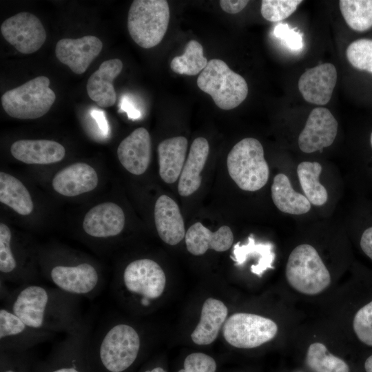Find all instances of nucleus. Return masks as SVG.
Instances as JSON below:
<instances>
[{"label": "nucleus", "mask_w": 372, "mask_h": 372, "mask_svg": "<svg viewBox=\"0 0 372 372\" xmlns=\"http://www.w3.org/2000/svg\"><path fill=\"white\" fill-rule=\"evenodd\" d=\"M2 293L3 307L32 327L67 334L84 322L80 298L55 287L26 284Z\"/></svg>", "instance_id": "obj_1"}, {"label": "nucleus", "mask_w": 372, "mask_h": 372, "mask_svg": "<svg viewBox=\"0 0 372 372\" xmlns=\"http://www.w3.org/2000/svg\"><path fill=\"white\" fill-rule=\"evenodd\" d=\"M141 349L137 330L126 323L108 322L91 333L90 355L93 372H127Z\"/></svg>", "instance_id": "obj_2"}, {"label": "nucleus", "mask_w": 372, "mask_h": 372, "mask_svg": "<svg viewBox=\"0 0 372 372\" xmlns=\"http://www.w3.org/2000/svg\"><path fill=\"white\" fill-rule=\"evenodd\" d=\"M90 338V324L84 320L77 329L65 334L45 359L36 361L32 372H93Z\"/></svg>", "instance_id": "obj_3"}, {"label": "nucleus", "mask_w": 372, "mask_h": 372, "mask_svg": "<svg viewBox=\"0 0 372 372\" xmlns=\"http://www.w3.org/2000/svg\"><path fill=\"white\" fill-rule=\"evenodd\" d=\"M227 166L230 177L242 190H259L268 181L269 169L263 147L254 138H243L232 147L227 155Z\"/></svg>", "instance_id": "obj_4"}, {"label": "nucleus", "mask_w": 372, "mask_h": 372, "mask_svg": "<svg viewBox=\"0 0 372 372\" xmlns=\"http://www.w3.org/2000/svg\"><path fill=\"white\" fill-rule=\"evenodd\" d=\"M196 83L200 90L209 94L215 104L225 110L238 107L248 94L245 79L218 59L208 61Z\"/></svg>", "instance_id": "obj_5"}, {"label": "nucleus", "mask_w": 372, "mask_h": 372, "mask_svg": "<svg viewBox=\"0 0 372 372\" xmlns=\"http://www.w3.org/2000/svg\"><path fill=\"white\" fill-rule=\"evenodd\" d=\"M169 22L165 0H134L127 17V29L134 41L143 48L155 47L163 40Z\"/></svg>", "instance_id": "obj_6"}, {"label": "nucleus", "mask_w": 372, "mask_h": 372, "mask_svg": "<svg viewBox=\"0 0 372 372\" xmlns=\"http://www.w3.org/2000/svg\"><path fill=\"white\" fill-rule=\"evenodd\" d=\"M289 285L306 295H316L331 283V276L316 249L308 244L297 246L291 252L285 269Z\"/></svg>", "instance_id": "obj_7"}, {"label": "nucleus", "mask_w": 372, "mask_h": 372, "mask_svg": "<svg viewBox=\"0 0 372 372\" xmlns=\"http://www.w3.org/2000/svg\"><path fill=\"white\" fill-rule=\"evenodd\" d=\"M50 83L48 77L39 76L6 91L1 96L4 111L10 116L19 119H35L43 116L56 100V94L49 87Z\"/></svg>", "instance_id": "obj_8"}, {"label": "nucleus", "mask_w": 372, "mask_h": 372, "mask_svg": "<svg viewBox=\"0 0 372 372\" xmlns=\"http://www.w3.org/2000/svg\"><path fill=\"white\" fill-rule=\"evenodd\" d=\"M45 274L54 287L79 298H92L103 286L97 267L87 261L57 262L48 268Z\"/></svg>", "instance_id": "obj_9"}, {"label": "nucleus", "mask_w": 372, "mask_h": 372, "mask_svg": "<svg viewBox=\"0 0 372 372\" xmlns=\"http://www.w3.org/2000/svg\"><path fill=\"white\" fill-rule=\"evenodd\" d=\"M122 283L125 291L139 298L141 307H148L152 301L163 293L166 277L156 262L149 258H141L130 262L125 267Z\"/></svg>", "instance_id": "obj_10"}, {"label": "nucleus", "mask_w": 372, "mask_h": 372, "mask_svg": "<svg viewBox=\"0 0 372 372\" xmlns=\"http://www.w3.org/2000/svg\"><path fill=\"white\" fill-rule=\"evenodd\" d=\"M277 332L278 326L272 320L247 313L231 315L223 327L225 340L240 349L259 347L272 340Z\"/></svg>", "instance_id": "obj_11"}, {"label": "nucleus", "mask_w": 372, "mask_h": 372, "mask_svg": "<svg viewBox=\"0 0 372 372\" xmlns=\"http://www.w3.org/2000/svg\"><path fill=\"white\" fill-rule=\"evenodd\" d=\"M56 334L29 326L6 307L0 309V351H28Z\"/></svg>", "instance_id": "obj_12"}, {"label": "nucleus", "mask_w": 372, "mask_h": 372, "mask_svg": "<svg viewBox=\"0 0 372 372\" xmlns=\"http://www.w3.org/2000/svg\"><path fill=\"white\" fill-rule=\"evenodd\" d=\"M1 32L6 41L23 54H32L39 50L47 37L40 19L26 12L6 19L1 25Z\"/></svg>", "instance_id": "obj_13"}, {"label": "nucleus", "mask_w": 372, "mask_h": 372, "mask_svg": "<svg viewBox=\"0 0 372 372\" xmlns=\"http://www.w3.org/2000/svg\"><path fill=\"white\" fill-rule=\"evenodd\" d=\"M338 132V122L324 107L314 108L298 137V146L304 153H312L330 146Z\"/></svg>", "instance_id": "obj_14"}, {"label": "nucleus", "mask_w": 372, "mask_h": 372, "mask_svg": "<svg viewBox=\"0 0 372 372\" xmlns=\"http://www.w3.org/2000/svg\"><path fill=\"white\" fill-rule=\"evenodd\" d=\"M102 48L103 43L98 37L87 35L58 41L55 54L61 63L68 65L74 73L81 74L100 54Z\"/></svg>", "instance_id": "obj_15"}, {"label": "nucleus", "mask_w": 372, "mask_h": 372, "mask_svg": "<svg viewBox=\"0 0 372 372\" xmlns=\"http://www.w3.org/2000/svg\"><path fill=\"white\" fill-rule=\"evenodd\" d=\"M337 81V71L329 63L307 70L300 77L298 86L304 99L324 105L331 99Z\"/></svg>", "instance_id": "obj_16"}, {"label": "nucleus", "mask_w": 372, "mask_h": 372, "mask_svg": "<svg viewBox=\"0 0 372 372\" xmlns=\"http://www.w3.org/2000/svg\"><path fill=\"white\" fill-rule=\"evenodd\" d=\"M125 220V214L120 206L105 202L93 207L86 213L83 229L92 237L107 238L121 234Z\"/></svg>", "instance_id": "obj_17"}, {"label": "nucleus", "mask_w": 372, "mask_h": 372, "mask_svg": "<svg viewBox=\"0 0 372 372\" xmlns=\"http://www.w3.org/2000/svg\"><path fill=\"white\" fill-rule=\"evenodd\" d=\"M151 154V137L144 127L134 130L117 148L120 163L127 171L135 175L143 174L147 170Z\"/></svg>", "instance_id": "obj_18"}, {"label": "nucleus", "mask_w": 372, "mask_h": 372, "mask_svg": "<svg viewBox=\"0 0 372 372\" xmlns=\"http://www.w3.org/2000/svg\"><path fill=\"white\" fill-rule=\"evenodd\" d=\"M95 169L85 163H76L58 172L52 185L54 191L64 196H76L94 189L98 185Z\"/></svg>", "instance_id": "obj_19"}, {"label": "nucleus", "mask_w": 372, "mask_h": 372, "mask_svg": "<svg viewBox=\"0 0 372 372\" xmlns=\"http://www.w3.org/2000/svg\"><path fill=\"white\" fill-rule=\"evenodd\" d=\"M122 69V61L112 59L103 61L89 77L86 85L87 94L99 107H109L115 103L116 93L113 81Z\"/></svg>", "instance_id": "obj_20"}, {"label": "nucleus", "mask_w": 372, "mask_h": 372, "mask_svg": "<svg viewBox=\"0 0 372 372\" xmlns=\"http://www.w3.org/2000/svg\"><path fill=\"white\" fill-rule=\"evenodd\" d=\"M17 160L26 164L48 165L61 161L65 155V147L52 140H19L10 147Z\"/></svg>", "instance_id": "obj_21"}, {"label": "nucleus", "mask_w": 372, "mask_h": 372, "mask_svg": "<svg viewBox=\"0 0 372 372\" xmlns=\"http://www.w3.org/2000/svg\"><path fill=\"white\" fill-rule=\"evenodd\" d=\"M154 220L161 240L176 245L185 236L184 220L178 205L169 196H161L154 206Z\"/></svg>", "instance_id": "obj_22"}, {"label": "nucleus", "mask_w": 372, "mask_h": 372, "mask_svg": "<svg viewBox=\"0 0 372 372\" xmlns=\"http://www.w3.org/2000/svg\"><path fill=\"white\" fill-rule=\"evenodd\" d=\"M233 242V233L227 225H223L213 232L198 222L192 225L185 234L187 249L194 256L203 255L209 249L225 251L231 247Z\"/></svg>", "instance_id": "obj_23"}, {"label": "nucleus", "mask_w": 372, "mask_h": 372, "mask_svg": "<svg viewBox=\"0 0 372 372\" xmlns=\"http://www.w3.org/2000/svg\"><path fill=\"white\" fill-rule=\"evenodd\" d=\"M209 150V143L206 138L198 137L192 142L179 177L178 191L181 196H189L200 187V172L207 160Z\"/></svg>", "instance_id": "obj_24"}, {"label": "nucleus", "mask_w": 372, "mask_h": 372, "mask_svg": "<svg viewBox=\"0 0 372 372\" xmlns=\"http://www.w3.org/2000/svg\"><path fill=\"white\" fill-rule=\"evenodd\" d=\"M187 145V140L184 136L169 138L158 144L159 175L164 182L172 184L180 177Z\"/></svg>", "instance_id": "obj_25"}, {"label": "nucleus", "mask_w": 372, "mask_h": 372, "mask_svg": "<svg viewBox=\"0 0 372 372\" xmlns=\"http://www.w3.org/2000/svg\"><path fill=\"white\" fill-rule=\"evenodd\" d=\"M227 313V308L223 302L207 298L202 308L200 322L191 334L192 341L198 345L212 343L224 324Z\"/></svg>", "instance_id": "obj_26"}, {"label": "nucleus", "mask_w": 372, "mask_h": 372, "mask_svg": "<svg viewBox=\"0 0 372 372\" xmlns=\"http://www.w3.org/2000/svg\"><path fill=\"white\" fill-rule=\"evenodd\" d=\"M247 240L246 244L241 245L238 242L234 246L231 258L236 265L238 266L244 265L250 258L255 259L256 264L251 267V271L261 276L266 270L273 268L275 254L273 251V245L270 242L256 243L252 234Z\"/></svg>", "instance_id": "obj_27"}, {"label": "nucleus", "mask_w": 372, "mask_h": 372, "mask_svg": "<svg viewBox=\"0 0 372 372\" xmlns=\"http://www.w3.org/2000/svg\"><path fill=\"white\" fill-rule=\"evenodd\" d=\"M271 191L274 205L282 212L300 215L311 209L309 200L293 189L288 176L282 173L274 177Z\"/></svg>", "instance_id": "obj_28"}, {"label": "nucleus", "mask_w": 372, "mask_h": 372, "mask_svg": "<svg viewBox=\"0 0 372 372\" xmlns=\"http://www.w3.org/2000/svg\"><path fill=\"white\" fill-rule=\"evenodd\" d=\"M0 202L20 215L32 213L34 204L25 185L16 177L0 172Z\"/></svg>", "instance_id": "obj_29"}, {"label": "nucleus", "mask_w": 372, "mask_h": 372, "mask_svg": "<svg viewBox=\"0 0 372 372\" xmlns=\"http://www.w3.org/2000/svg\"><path fill=\"white\" fill-rule=\"evenodd\" d=\"M322 166L318 162L303 161L297 167V174L306 198L314 205H323L328 199L325 187L320 183Z\"/></svg>", "instance_id": "obj_30"}, {"label": "nucleus", "mask_w": 372, "mask_h": 372, "mask_svg": "<svg viewBox=\"0 0 372 372\" xmlns=\"http://www.w3.org/2000/svg\"><path fill=\"white\" fill-rule=\"evenodd\" d=\"M207 59L203 56L202 45L195 40L189 41L184 53L173 58L170 68L179 74L194 76L202 72L207 65Z\"/></svg>", "instance_id": "obj_31"}, {"label": "nucleus", "mask_w": 372, "mask_h": 372, "mask_svg": "<svg viewBox=\"0 0 372 372\" xmlns=\"http://www.w3.org/2000/svg\"><path fill=\"white\" fill-rule=\"evenodd\" d=\"M342 15L353 30L364 32L372 28V0H341Z\"/></svg>", "instance_id": "obj_32"}, {"label": "nucleus", "mask_w": 372, "mask_h": 372, "mask_svg": "<svg viewBox=\"0 0 372 372\" xmlns=\"http://www.w3.org/2000/svg\"><path fill=\"white\" fill-rule=\"evenodd\" d=\"M306 362L312 372H349L348 364L331 353L326 346L320 342L310 344Z\"/></svg>", "instance_id": "obj_33"}, {"label": "nucleus", "mask_w": 372, "mask_h": 372, "mask_svg": "<svg viewBox=\"0 0 372 372\" xmlns=\"http://www.w3.org/2000/svg\"><path fill=\"white\" fill-rule=\"evenodd\" d=\"M346 56L352 66L372 74V39L353 41L347 48Z\"/></svg>", "instance_id": "obj_34"}, {"label": "nucleus", "mask_w": 372, "mask_h": 372, "mask_svg": "<svg viewBox=\"0 0 372 372\" xmlns=\"http://www.w3.org/2000/svg\"><path fill=\"white\" fill-rule=\"evenodd\" d=\"M35 359L30 351H0V372H32Z\"/></svg>", "instance_id": "obj_35"}, {"label": "nucleus", "mask_w": 372, "mask_h": 372, "mask_svg": "<svg viewBox=\"0 0 372 372\" xmlns=\"http://www.w3.org/2000/svg\"><path fill=\"white\" fill-rule=\"evenodd\" d=\"M302 2L301 0H263L261 14L267 21H282L293 14Z\"/></svg>", "instance_id": "obj_36"}, {"label": "nucleus", "mask_w": 372, "mask_h": 372, "mask_svg": "<svg viewBox=\"0 0 372 372\" xmlns=\"http://www.w3.org/2000/svg\"><path fill=\"white\" fill-rule=\"evenodd\" d=\"M353 328L360 341L372 347V300L356 312Z\"/></svg>", "instance_id": "obj_37"}, {"label": "nucleus", "mask_w": 372, "mask_h": 372, "mask_svg": "<svg viewBox=\"0 0 372 372\" xmlns=\"http://www.w3.org/2000/svg\"><path fill=\"white\" fill-rule=\"evenodd\" d=\"M216 363L212 357L196 352L185 358L183 369L178 372H216Z\"/></svg>", "instance_id": "obj_38"}, {"label": "nucleus", "mask_w": 372, "mask_h": 372, "mask_svg": "<svg viewBox=\"0 0 372 372\" xmlns=\"http://www.w3.org/2000/svg\"><path fill=\"white\" fill-rule=\"evenodd\" d=\"M273 33L291 50L300 51L302 49L304 45L302 34L296 29L290 28L288 24H277Z\"/></svg>", "instance_id": "obj_39"}, {"label": "nucleus", "mask_w": 372, "mask_h": 372, "mask_svg": "<svg viewBox=\"0 0 372 372\" xmlns=\"http://www.w3.org/2000/svg\"><path fill=\"white\" fill-rule=\"evenodd\" d=\"M246 0H220V6L223 10L229 14H236L242 11L247 5Z\"/></svg>", "instance_id": "obj_40"}, {"label": "nucleus", "mask_w": 372, "mask_h": 372, "mask_svg": "<svg viewBox=\"0 0 372 372\" xmlns=\"http://www.w3.org/2000/svg\"><path fill=\"white\" fill-rule=\"evenodd\" d=\"M362 251L372 260V226L364 231L360 238Z\"/></svg>", "instance_id": "obj_41"}, {"label": "nucleus", "mask_w": 372, "mask_h": 372, "mask_svg": "<svg viewBox=\"0 0 372 372\" xmlns=\"http://www.w3.org/2000/svg\"><path fill=\"white\" fill-rule=\"evenodd\" d=\"M121 109L125 112L131 119H137L141 117V112L137 110L132 101L127 97H123L121 103Z\"/></svg>", "instance_id": "obj_42"}, {"label": "nucleus", "mask_w": 372, "mask_h": 372, "mask_svg": "<svg viewBox=\"0 0 372 372\" xmlns=\"http://www.w3.org/2000/svg\"><path fill=\"white\" fill-rule=\"evenodd\" d=\"M91 115L93 116V118L97 123L100 130H102L105 135H107L109 130L108 124L103 112L99 110H93L92 111Z\"/></svg>", "instance_id": "obj_43"}, {"label": "nucleus", "mask_w": 372, "mask_h": 372, "mask_svg": "<svg viewBox=\"0 0 372 372\" xmlns=\"http://www.w3.org/2000/svg\"><path fill=\"white\" fill-rule=\"evenodd\" d=\"M364 369L366 372H372V355L366 360Z\"/></svg>", "instance_id": "obj_44"}, {"label": "nucleus", "mask_w": 372, "mask_h": 372, "mask_svg": "<svg viewBox=\"0 0 372 372\" xmlns=\"http://www.w3.org/2000/svg\"><path fill=\"white\" fill-rule=\"evenodd\" d=\"M143 372H166V371L161 366H155L151 369H147Z\"/></svg>", "instance_id": "obj_45"}, {"label": "nucleus", "mask_w": 372, "mask_h": 372, "mask_svg": "<svg viewBox=\"0 0 372 372\" xmlns=\"http://www.w3.org/2000/svg\"><path fill=\"white\" fill-rule=\"evenodd\" d=\"M370 142H371V147H372V132L371 134Z\"/></svg>", "instance_id": "obj_46"}]
</instances>
